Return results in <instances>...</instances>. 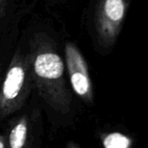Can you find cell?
<instances>
[{"label":"cell","instance_id":"2","mask_svg":"<svg viewBox=\"0 0 148 148\" xmlns=\"http://www.w3.org/2000/svg\"><path fill=\"white\" fill-rule=\"evenodd\" d=\"M33 84L30 55L16 52L0 87V119L10 116L23 107Z\"/></svg>","mask_w":148,"mask_h":148},{"label":"cell","instance_id":"4","mask_svg":"<svg viewBox=\"0 0 148 148\" xmlns=\"http://www.w3.org/2000/svg\"><path fill=\"white\" fill-rule=\"evenodd\" d=\"M65 58L74 91L85 101L93 102V88L88 64L84 56L74 43H66Z\"/></svg>","mask_w":148,"mask_h":148},{"label":"cell","instance_id":"7","mask_svg":"<svg viewBox=\"0 0 148 148\" xmlns=\"http://www.w3.org/2000/svg\"><path fill=\"white\" fill-rule=\"evenodd\" d=\"M7 0H0V16H3L6 12Z\"/></svg>","mask_w":148,"mask_h":148},{"label":"cell","instance_id":"9","mask_svg":"<svg viewBox=\"0 0 148 148\" xmlns=\"http://www.w3.org/2000/svg\"><path fill=\"white\" fill-rule=\"evenodd\" d=\"M0 72H1V69H0Z\"/></svg>","mask_w":148,"mask_h":148},{"label":"cell","instance_id":"3","mask_svg":"<svg viewBox=\"0 0 148 148\" xmlns=\"http://www.w3.org/2000/svg\"><path fill=\"white\" fill-rule=\"evenodd\" d=\"M130 0H98L95 29L99 43L110 47L116 42L126 17Z\"/></svg>","mask_w":148,"mask_h":148},{"label":"cell","instance_id":"5","mask_svg":"<svg viewBox=\"0 0 148 148\" xmlns=\"http://www.w3.org/2000/svg\"><path fill=\"white\" fill-rule=\"evenodd\" d=\"M29 134V121L26 116L15 123L7 138V145L10 148H22L26 147Z\"/></svg>","mask_w":148,"mask_h":148},{"label":"cell","instance_id":"1","mask_svg":"<svg viewBox=\"0 0 148 148\" xmlns=\"http://www.w3.org/2000/svg\"><path fill=\"white\" fill-rule=\"evenodd\" d=\"M34 84L41 98L62 114L69 111L72 96L64 78V64L51 43L42 35L30 44Z\"/></svg>","mask_w":148,"mask_h":148},{"label":"cell","instance_id":"8","mask_svg":"<svg viewBox=\"0 0 148 148\" xmlns=\"http://www.w3.org/2000/svg\"><path fill=\"white\" fill-rule=\"evenodd\" d=\"M7 146L8 145H7V141H6L5 137L3 135H0V148H4Z\"/></svg>","mask_w":148,"mask_h":148},{"label":"cell","instance_id":"6","mask_svg":"<svg viewBox=\"0 0 148 148\" xmlns=\"http://www.w3.org/2000/svg\"><path fill=\"white\" fill-rule=\"evenodd\" d=\"M132 143L130 138L120 133H110L102 137V144L106 148H127Z\"/></svg>","mask_w":148,"mask_h":148}]
</instances>
